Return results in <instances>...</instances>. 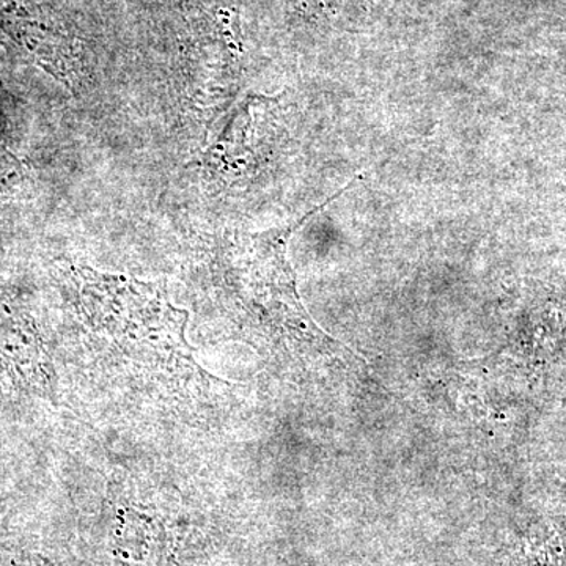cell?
<instances>
[{
	"instance_id": "cell-1",
	"label": "cell",
	"mask_w": 566,
	"mask_h": 566,
	"mask_svg": "<svg viewBox=\"0 0 566 566\" xmlns=\"http://www.w3.org/2000/svg\"><path fill=\"white\" fill-rule=\"evenodd\" d=\"M85 290L88 311L99 329L123 352L145 363H174L186 357L177 312L147 286L126 279H102Z\"/></svg>"
},
{
	"instance_id": "cell-2",
	"label": "cell",
	"mask_w": 566,
	"mask_h": 566,
	"mask_svg": "<svg viewBox=\"0 0 566 566\" xmlns=\"http://www.w3.org/2000/svg\"><path fill=\"white\" fill-rule=\"evenodd\" d=\"M294 227L255 234L248 256L249 285L253 301L270 323L293 344L327 346L326 334L308 318L294 286L292 268L286 262V244Z\"/></svg>"
}]
</instances>
